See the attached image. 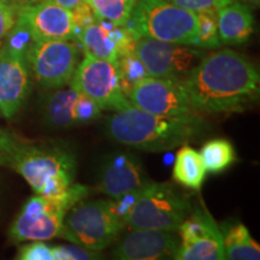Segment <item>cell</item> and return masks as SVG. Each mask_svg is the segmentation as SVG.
Returning <instances> with one entry per match:
<instances>
[{
    "mask_svg": "<svg viewBox=\"0 0 260 260\" xmlns=\"http://www.w3.org/2000/svg\"><path fill=\"white\" fill-rule=\"evenodd\" d=\"M223 236L225 259L229 260H258L260 246L253 240L248 229L240 222L224 224L219 226Z\"/></svg>",
    "mask_w": 260,
    "mask_h": 260,
    "instance_id": "obj_20",
    "label": "cell"
},
{
    "mask_svg": "<svg viewBox=\"0 0 260 260\" xmlns=\"http://www.w3.org/2000/svg\"><path fill=\"white\" fill-rule=\"evenodd\" d=\"M191 210L187 195L172 183L149 182L140 190L126 214V226L133 229H161L177 232Z\"/></svg>",
    "mask_w": 260,
    "mask_h": 260,
    "instance_id": "obj_7",
    "label": "cell"
},
{
    "mask_svg": "<svg viewBox=\"0 0 260 260\" xmlns=\"http://www.w3.org/2000/svg\"><path fill=\"white\" fill-rule=\"evenodd\" d=\"M102 107L84 94L70 88L48 94L44 103V119L58 129L88 124L99 118Z\"/></svg>",
    "mask_w": 260,
    "mask_h": 260,
    "instance_id": "obj_15",
    "label": "cell"
},
{
    "mask_svg": "<svg viewBox=\"0 0 260 260\" xmlns=\"http://www.w3.org/2000/svg\"><path fill=\"white\" fill-rule=\"evenodd\" d=\"M17 17V10L8 3L0 2V39L8 34Z\"/></svg>",
    "mask_w": 260,
    "mask_h": 260,
    "instance_id": "obj_29",
    "label": "cell"
},
{
    "mask_svg": "<svg viewBox=\"0 0 260 260\" xmlns=\"http://www.w3.org/2000/svg\"><path fill=\"white\" fill-rule=\"evenodd\" d=\"M88 195V187L74 183L54 195L31 197L19 211L9 229V239L14 243L46 241L59 236L65 216Z\"/></svg>",
    "mask_w": 260,
    "mask_h": 260,
    "instance_id": "obj_4",
    "label": "cell"
},
{
    "mask_svg": "<svg viewBox=\"0 0 260 260\" xmlns=\"http://www.w3.org/2000/svg\"><path fill=\"white\" fill-rule=\"evenodd\" d=\"M118 240L112 258L119 260L174 259L180 236L177 232L161 229H133Z\"/></svg>",
    "mask_w": 260,
    "mask_h": 260,
    "instance_id": "obj_14",
    "label": "cell"
},
{
    "mask_svg": "<svg viewBox=\"0 0 260 260\" xmlns=\"http://www.w3.org/2000/svg\"><path fill=\"white\" fill-rule=\"evenodd\" d=\"M117 68H118L119 77H121L122 88L125 95H128L130 89L135 86L139 81H141L145 77L149 76L145 67L142 65L141 61L134 51L126 52V53L119 56L117 60Z\"/></svg>",
    "mask_w": 260,
    "mask_h": 260,
    "instance_id": "obj_25",
    "label": "cell"
},
{
    "mask_svg": "<svg viewBox=\"0 0 260 260\" xmlns=\"http://www.w3.org/2000/svg\"><path fill=\"white\" fill-rule=\"evenodd\" d=\"M125 223L109 200L80 201L65 216L61 239L90 251L100 252L117 240Z\"/></svg>",
    "mask_w": 260,
    "mask_h": 260,
    "instance_id": "obj_6",
    "label": "cell"
},
{
    "mask_svg": "<svg viewBox=\"0 0 260 260\" xmlns=\"http://www.w3.org/2000/svg\"><path fill=\"white\" fill-rule=\"evenodd\" d=\"M25 58L30 75L41 87L58 89L69 83L80 63V48L70 40L34 41Z\"/></svg>",
    "mask_w": 260,
    "mask_h": 260,
    "instance_id": "obj_9",
    "label": "cell"
},
{
    "mask_svg": "<svg viewBox=\"0 0 260 260\" xmlns=\"http://www.w3.org/2000/svg\"><path fill=\"white\" fill-rule=\"evenodd\" d=\"M149 182L141 161L135 154L118 153L103 164L98 189L110 199H118L141 189Z\"/></svg>",
    "mask_w": 260,
    "mask_h": 260,
    "instance_id": "obj_18",
    "label": "cell"
},
{
    "mask_svg": "<svg viewBox=\"0 0 260 260\" xmlns=\"http://www.w3.org/2000/svg\"><path fill=\"white\" fill-rule=\"evenodd\" d=\"M0 167L17 172L39 195H54L75 183L77 160L63 144L35 141L10 129L0 130Z\"/></svg>",
    "mask_w": 260,
    "mask_h": 260,
    "instance_id": "obj_2",
    "label": "cell"
},
{
    "mask_svg": "<svg viewBox=\"0 0 260 260\" xmlns=\"http://www.w3.org/2000/svg\"><path fill=\"white\" fill-rule=\"evenodd\" d=\"M30 92V71L25 54L0 47V112L14 117Z\"/></svg>",
    "mask_w": 260,
    "mask_h": 260,
    "instance_id": "obj_16",
    "label": "cell"
},
{
    "mask_svg": "<svg viewBox=\"0 0 260 260\" xmlns=\"http://www.w3.org/2000/svg\"><path fill=\"white\" fill-rule=\"evenodd\" d=\"M2 3H9V2H12V0H0Z\"/></svg>",
    "mask_w": 260,
    "mask_h": 260,
    "instance_id": "obj_32",
    "label": "cell"
},
{
    "mask_svg": "<svg viewBox=\"0 0 260 260\" xmlns=\"http://www.w3.org/2000/svg\"><path fill=\"white\" fill-rule=\"evenodd\" d=\"M96 18L117 27H125L132 17L136 0H84Z\"/></svg>",
    "mask_w": 260,
    "mask_h": 260,
    "instance_id": "obj_23",
    "label": "cell"
},
{
    "mask_svg": "<svg viewBox=\"0 0 260 260\" xmlns=\"http://www.w3.org/2000/svg\"><path fill=\"white\" fill-rule=\"evenodd\" d=\"M203 117L176 118L152 115L129 106L115 111L107 132L119 144L148 152H165L186 144L199 133Z\"/></svg>",
    "mask_w": 260,
    "mask_h": 260,
    "instance_id": "obj_3",
    "label": "cell"
},
{
    "mask_svg": "<svg viewBox=\"0 0 260 260\" xmlns=\"http://www.w3.org/2000/svg\"><path fill=\"white\" fill-rule=\"evenodd\" d=\"M125 28L133 38L197 46V14L169 0H136Z\"/></svg>",
    "mask_w": 260,
    "mask_h": 260,
    "instance_id": "obj_5",
    "label": "cell"
},
{
    "mask_svg": "<svg viewBox=\"0 0 260 260\" xmlns=\"http://www.w3.org/2000/svg\"><path fill=\"white\" fill-rule=\"evenodd\" d=\"M217 23L222 44L241 45L251 38L254 17L248 5L235 0L217 11Z\"/></svg>",
    "mask_w": 260,
    "mask_h": 260,
    "instance_id": "obj_19",
    "label": "cell"
},
{
    "mask_svg": "<svg viewBox=\"0 0 260 260\" xmlns=\"http://www.w3.org/2000/svg\"><path fill=\"white\" fill-rule=\"evenodd\" d=\"M177 234L180 236V246L174 259H225L220 228L204 205L191 207L187 218L178 226Z\"/></svg>",
    "mask_w": 260,
    "mask_h": 260,
    "instance_id": "obj_12",
    "label": "cell"
},
{
    "mask_svg": "<svg viewBox=\"0 0 260 260\" xmlns=\"http://www.w3.org/2000/svg\"><path fill=\"white\" fill-rule=\"evenodd\" d=\"M217 12L197 14V47L203 50H217L220 47Z\"/></svg>",
    "mask_w": 260,
    "mask_h": 260,
    "instance_id": "obj_24",
    "label": "cell"
},
{
    "mask_svg": "<svg viewBox=\"0 0 260 260\" xmlns=\"http://www.w3.org/2000/svg\"><path fill=\"white\" fill-rule=\"evenodd\" d=\"M99 258V252L90 251V249L75 245V243L53 247L54 260H89Z\"/></svg>",
    "mask_w": 260,
    "mask_h": 260,
    "instance_id": "obj_26",
    "label": "cell"
},
{
    "mask_svg": "<svg viewBox=\"0 0 260 260\" xmlns=\"http://www.w3.org/2000/svg\"><path fill=\"white\" fill-rule=\"evenodd\" d=\"M51 2L56 3V4L63 6L65 9L73 10L74 8H76L77 5H80L81 3L84 2V0H51Z\"/></svg>",
    "mask_w": 260,
    "mask_h": 260,
    "instance_id": "obj_30",
    "label": "cell"
},
{
    "mask_svg": "<svg viewBox=\"0 0 260 260\" xmlns=\"http://www.w3.org/2000/svg\"><path fill=\"white\" fill-rule=\"evenodd\" d=\"M77 40L84 56L113 63H117L122 54L134 51L135 44V39L125 27H117L99 18L81 29Z\"/></svg>",
    "mask_w": 260,
    "mask_h": 260,
    "instance_id": "obj_17",
    "label": "cell"
},
{
    "mask_svg": "<svg viewBox=\"0 0 260 260\" xmlns=\"http://www.w3.org/2000/svg\"><path fill=\"white\" fill-rule=\"evenodd\" d=\"M68 84L94 100L102 110L118 111L130 105L123 92L117 63L113 61L84 56Z\"/></svg>",
    "mask_w": 260,
    "mask_h": 260,
    "instance_id": "obj_8",
    "label": "cell"
},
{
    "mask_svg": "<svg viewBox=\"0 0 260 260\" xmlns=\"http://www.w3.org/2000/svg\"><path fill=\"white\" fill-rule=\"evenodd\" d=\"M201 158L207 172H222L236 160V152L232 142L225 139H213L203 146Z\"/></svg>",
    "mask_w": 260,
    "mask_h": 260,
    "instance_id": "obj_22",
    "label": "cell"
},
{
    "mask_svg": "<svg viewBox=\"0 0 260 260\" xmlns=\"http://www.w3.org/2000/svg\"><path fill=\"white\" fill-rule=\"evenodd\" d=\"M134 53L149 76L177 80H183L205 56L203 48L145 37L135 40Z\"/></svg>",
    "mask_w": 260,
    "mask_h": 260,
    "instance_id": "obj_11",
    "label": "cell"
},
{
    "mask_svg": "<svg viewBox=\"0 0 260 260\" xmlns=\"http://www.w3.org/2000/svg\"><path fill=\"white\" fill-rule=\"evenodd\" d=\"M175 5L182 9L189 10V11L198 14V12H217L223 6H225L235 0H169Z\"/></svg>",
    "mask_w": 260,
    "mask_h": 260,
    "instance_id": "obj_28",
    "label": "cell"
},
{
    "mask_svg": "<svg viewBox=\"0 0 260 260\" xmlns=\"http://www.w3.org/2000/svg\"><path fill=\"white\" fill-rule=\"evenodd\" d=\"M182 82L195 111L216 116L242 111L254 102L260 75L246 56L225 48L205 54Z\"/></svg>",
    "mask_w": 260,
    "mask_h": 260,
    "instance_id": "obj_1",
    "label": "cell"
},
{
    "mask_svg": "<svg viewBox=\"0 0 260 260\" xmlns=\"http://www.w3.org/2000/svg\"><path fill=\"white\" fill-rule=\"evenodd\" d=\"M240 2H242L243 4L248 5L249 8H259V4H260V0H240Z\"/></svg>",
    "mask_w": 260,
    "mask_h": 260,
    "instance_id": "obj_31",
    "label": "cell"
},
{
    "mask_svg": "<svg viewBox=\"0 0 260 260\" xmlns=\"http://www.w3.org/2000/svg\"><path fill=\"white\" fill-rule=\"evenodd\" d=\"M17 17L27 24L34 41L76 40L71 10L51 2H28L17 10Z\"/></svg>",
    "mask_w": 260,
    "mask_h": 260,
    "instance_id": "obj_13",
    "label": "cell"
},
{
    "mask_svg": "<svg viewBox=\"0 0 260 260\" xmlns=\"http://www.w3.org/2000/svg\"><path fill=\"white\" fill-rule=\"evenodd\" d=\"M16 259L19 260H54L53 247L44 241H31L18 249Z\"/></svg>",
    "mask_w": 260,
    "mask_h": 260,
    "instance_id": "obj_27",
    "label": "cell"
},
{
    "mask_svg": "<svg viewBox=\"0 0 260 260\" xmlns=\"http://www.w3.org/2000/svg\"><path fill=\"white\" fill-rule=\"evenodd\" d=\"M129 103L152 115L176 118L201 116L191 105L182 80L147 76L130 89Z\"/></svg>",
    "mask_w": 260,
    "mask_h": 260,
    "instance_id": "obj_10",
    "label": "cell"
},
{
    "mask_svg": "<svg viewBox=\"0 0 260 260\" xmlns=\"http://www.w3.org/2000/svg\"><path fill=\"white\" fill-rule=\"evenodd\" d=\"M206 172L199 152L189 146H183L177 152L172 177L178 184L189 189H200L206 177Z\"/></svg>",
    "mask_w": 260,
    "mask_h": 260,
    "instance_id": "obj_21",
    "label": "cell"
}]
</instances>
